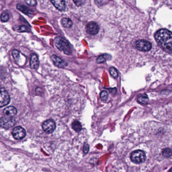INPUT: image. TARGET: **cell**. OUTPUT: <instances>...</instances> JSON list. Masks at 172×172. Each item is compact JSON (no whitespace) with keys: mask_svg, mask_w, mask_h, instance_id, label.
Listing matches in <instances>:
<instances>
[{"mask_svg":"<svg viewBox=\"0 0 172 172\" xmlns=\"http://www.w3.org/2000/svg\"><path fill=\"white\" fill-rule=\"evenodd\" d=\"M155 38L159 46L165 52L172 54V35L170 31L165 29L158 30L155 34Z\"/></svg>","mask_w":172,"mask_h":172,"instance_id":"1","label":"cell"},{"mask_svg":"<svg viewBox=\"0 0 172 172\" xmlns=\"http://www.w3.org/2000/svg\"><path fill=\"white\" fill-rule=\"evenodd\" d=\"M55 44L61 52H64L66 54H71V48L67 41L62 37H57L54 40Z\"/></svg>","mask_w":172,"mask_h":172,"instance_id":"2","label":"cell"},{"mask_svg":"<svg viewBox=\"0 0 172 172\" xmlns=\"http://www.w3.org/2000/svg\"><path fill=\"white\" fill-rule=\"evenodd\" d=\"M130 159L135 164H140L145 161L146 155L145 152L142 150H135L131 154Z\"/></svg>","mask_w":172,"mask_h":172,"instance_id":"3","label":"cell"},{"mask_svg":"<svg viewBox=\"0 0 172 172\" xmlns=\"http://www.w3.org/2000/svg\"><path fill=\"white\" fill-rule=\"evenodd\" d=\"M10 98L5 88L0 86V107H4L9 103Z\"/></svg>","mask_w":172,"mask_h":172,"instance_id":"4","label":"cell"},{"mask_svg":"<svg viewBox=\"0 0 172 172\" xmlns=\"http://www.w3.org/2000/svg\"><path fill=\"white\" fill-rule=\"evenodd\" d=\"M15 124V121L12 117H2L0 119V126L3 128H10Z\"/></svg>","mask_w":172,"mask_h":172,"instance_id":"5","label":"cell"},{"mask_svg":"<svg viewBox=\"0 0 172 172\" xmlns=\"http://www.w3.org/2000/svg\"><path fill=\"white\" fill-rule=\"evenodd\" d=\"M136 47L138 50L147 52L152 49V44L145 40H138L136 42Z\"/></svg>","mask_w":172,"mask_h":172,"instance_id":"6","label":"cell"},{"mask_svg":"<svg viewBox=\"0 0 172 172\" xmlns=\"http://www.w3.org/2000/svg\"><path fill=\"white\" fill-rule=\"evenodd\" d=\"M43 130L47 134H51L54 132L56 129V123L54 121L49 119L44 121L42 125Z\"/></svg>","mask_w":172,"mask_h":172,"instance_id":"7","label":"cell"},{"mask_svg":"<svg viewBox=\"0 0 172 172\" xmlns=\"http://www.w3.org/2000/svg\"><path fill=\"white\" fill-rule=\"evenodd\" d=\"M86 32L90 35H96L100 30V27L98 24L95 22H90L86 26Z\"/></svg>","mask_w":172,"mask_h":172,"instance_id":"8","label":"cell"},{"mask_svg":"<svg viewBox=\"0 0 172 172\" xmlns=\"http://www.w3.org/2000/svg\"><path fill=\"white\" fill-rule=\"evenodd\" d=\"M12 134L14 138L17 140H20L23 139L26 136V131L25 129L20 126H17L13 129Z\"/></svg>","mask_w":172,"mask_h":172,"instance_id":"9","label":"cell"},{"mask_svg":"<svg viewBox=\"0 0 172 172\" xmlns=\"http://www.w3.org/2000/svg\"><path fill=\"white\" fill-rule=\"evenodd\" d=\"M51 59L52 62H54V64L57 66V67H60V68H63L66 67L67 65V64L66 62L62 60L59 57H57L56 55H52L51 57Z\"/></svg>","mask_w":172,"mask_h":172,"instance_id":"10","label":"cell"},{"mask_svg":"<svg viewBox=\"0 0 172 172\" xmlns=\"http://www.w3.org/2000/svg\"><path fill=\"white\" fill-rule=\"evenodd\" d=\"M51 1L54 6L60 11L62 12L65 10L66 4L65 0H51Z\"/></svg>","mask_w":172,"mask_h":172,"instance_id":"11","label":"cell"},{"mask_svg":"<svg viewBox=\"0 0 172 172\" xmlns=\"http://www.w3.org/2000/svg\"><path fill=\"white\" fill-rule=\"evenodd\" d=\"M3 113L7 117H13L17 113V109L13 106H9L5 108Z\"/></svg>","mask_w":172,"mask_h":172,"instance_id":"12","label":"cell"},{"mask_svg":"<svg viewBox=\"0 0 172 172\" xmlns=\"http://www.w3.org/2000/svg\"><path fill=\"white\" fill-rule=\"evenodd\" d=\"M16 7L19 11H21L23 13L26 14V15H28V16L33 13V11H32L30 9L28 8L25 5H22L21 4H17Z\"/></svg>","mask_w":172,"mask_h":172,"instance_id":"13","label":"cell"},{"mask_svg":"<svg viewBox=\"0 0 172 172\" xmlns=\"http://www.w3.org/2000/svg\"><path fill=\"white\" fill-rule=\"evenodd\" d=\"M39 60L37 55L33 54L31 55V67L32 69H36L39 66Z\"/></svg>","mask_w":172,"mask_h":172,"instance_id":"14","label":"cell"},{"mask_svg":"<svg viewBox=\"0 0 172 172\" xmlns=\"http://www.w3.org/2000/svg\"><path fill=\"white\" fill-rule=\"evenodd\" d=\"M149 99L146 94H143L139 96L137 99L138 102L142 105H147L149 102Z\"/></svg>","mask_w":172,"mask_h":172,"instance_id":"15","label":"cell"},{"mask_svg":"<svg viewBox=\"0 0 172 172\" xmlns=\"http://www.w3.org/2000/svg\"><path fill=\"white\" fill-rule=\"evenodd\" d=\"M62 24L63 26L66 28H70L73 25V22L70 19L68 18H64L62 20Z\"/></svg>","mask_w":172,"mask_h":172,"instance_id":"16","label":"cell"},{"mask_svg":"<svg viewBox=\"0 0 172 172\" xmlns=\"http://www.w3.org/2000/svg\"><path fill=\"white\" fill-rule=\"evenodd\" d=\"M13 29L17 32H28L29 31V28L27 26L25 25H21V26H14Z\"/></svg>","mask_w":172,"mask_h":172,"instance_id":"17","label":"cell"},{"mask_svg":"<svg viewBox=\"0 0 172 172\" xmlns=\"http://www.w3.org/2000/svg\"><path fill=\"white\" fill-rule=\"evenodd\" d=\"M72 128L76 132H79L82 129V126L78 121H74L73 122Z\"/></svg>","mask_w":172,"mask_h":172,"instance_id":"18","label":"cell"},{"mask_svg":"<svg viewBox=\"0 0 172 172\" xmlns=\"http://www.w3.org/2000/svg\"><path fill=\"white\" fill-rule=\"evenodd\" d=\"M110 57V55L106 54H105L103 55H101L96 60V62H97V63H98V64H102V63H103L106 60H109L108 58H111V57Z\"/></svg>","mask_w":172,"mask_h":172,"instance_id":"19","label":"cell"},{"mask_svg":"<svg viewBox=\"0 0 172 172\" xmlns=\"http://www.w3.org/2000/svg\"><path fill=\"white\" fill-rule=\"evenodd\" d=\"M163 155L165 157H170L172 155V150L169 148H166L163 150Z\"/></svg>","mask_w":172,"mask_h":172,"instance_id":"20","label":"cell"},{"mask_svg":"<svg viewBox=\"0 0 172 172\" xmlns=\"http://www.w3.org/2000/svg\"><path fill=\"white\" fill-rule=\"evenodd\" d=\"M110 73L111 75L114 78H117L118 77V73L116 69L114 67H111L110 69Z\"/></svg>","mask_w":172,"mask_h":172,"instance_id":"21","label":"cell"},{"mask_svg":"<svg viewBox=\"0 0 172 172\" xmlns=\"http://www.w3.org/2000/svg\"><path fill=\"white\" fill-rule=\"evenodd\" d=\"M9 19V15L7 12H4L1 15V20L2 22H7Z\"/></svg>","mask_w":172,"mask_h":172,"instance_id":"22","label":"cell"},{"mask_svg":"<svg viewBox=\"0 0 172 172\" xmlns=\"http://www.w3.org/2000/svg\"><path fill=\"white\" fill-rule=\"evenodd\" d=\"M73 1L77 6L80 7L85 4L86 0H73Z\"/></svg>","mask_w":172,"mask_h":172,"instance_id":"23","label":"cell"},{"mask_svg":"<svg viewBox=\"0 0 172 172\" xmlns=\"http://www.w3.org/2000/svg\"><path fill=\"white\" fill-rule=\"evenodd\" d=\"M101 99L103 101H106L108 99V93L106 91H103L100 94Z\"/></svg>","mask_w":172,"mask_h":172,"instance_id":"24","label":"cell"},{"mask_svg":"<svg viewBox=\"0 0 172 172\" xmlns=\"http://www.w3.org/2000/svg\"><path fill=\"white\" fill-rule=\"evenodd\" d=\"M26 2L27 5L31 7L36 6L37 5L36 0H26Z\"/></svg>","mask_w":172,"mask_h":172,"instance_id":"25","label":"cell"},{"mask_svg":"<svg viewBox=\"0 0 172 172\" xmlns=\"http://www.w3.org/2000/svg\"><path fill=\"white\" fill-rule=\"evenodd\" d=\"M12 55H13V57L14 59L16 60H17L19 59V57L20 53H19L18 50H16V49H14L12 52Z\"/></svg>","mask_w":172,"mask_h":172,"instance_id":"26","label":"cell"},{"mask_svg":"<svg viewBox=\"0 0 172 172\" xmlns=\"http://www.w3.org/2000/svg\"><path fill=\"white\" fill-rule=\"evenodd\" d=\"M89 146L87 144H85L84 147H83V152H85V154H87L88 150H89Z\"/></svg>","mask_w":172,"mask_h":172,"instance_id":"27","label":"cell"},{"mask_svg":"<svg viewBox=\"0 0 172 172\" xmlns=\"http://www.w3.org/2000/svg\"><path fill=\"white\" fill-rule=\"evenodd\" d=\"M169 172H172V169H171L170 170H169Z\"/></svg>","mask_w":172,"mask_h":172,"instance_id":"28","label":"cell"}]
</instances>
